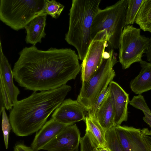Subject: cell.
Segmentation results:
<instances>
[{"mask_svg": "<svg viewBox=\"0 0 151 151\" xmlns=\"http://www.w3.org/2000/svg\"><path fill=\"white\" fill-rule=\"evenodd\" d=\"M98 151H111L106 147H100L98 148Z\"/></svg>", "mask_w": 151, "mask_h": 151, "instance_id": "f546056e", "label": "cell"}, {"mask_svg": "<svg viewBox=\"0 0 151 151\" xmlns=\"http://www.w3.org/2000/svg\"><path fill=\"white\" fill-rule=\"evenodd\" d=\"M71 89L70 86L65 85L52 90L34 92L28 97L18 101L9 115L14 133L25 137L37 132Z\"/></svg>", "mask_w": 151, "mask_h": 151, "instance_id": "7a4b0ae2", "label": "cell"}, {"mask_svg": "<svg viewBox=\"0 0 151 151\" xmlns=\"http://www.w3.org/2000/svg\"><path fill=\"white\" fill-rule=\"evenodd\" d=\"M117 62L111 49L110 56L103 58L97 71L82 86L77 101L88 112L92 108L98 96L108 86L115 76L113 67Z\"/></svg>", "mask_w": 151, "mask_h": 151, "instance_id": "8992f818", "label": "cell"}, {"mask_svg": "<svg viewBox=\"0 0 151 151\" xmlns=\"http://www.w3.org/2000/svg\"><path fill=\"white\" fill-rule=\"evenodd\" d=\"M14 151H36L31 147L27 146L22 143L16 144L14 148Z\"/></svg>", "mask_w": 151, "mask_h": 151, "instance_id": "83f0119b", "label": "cell"}, {"mask_svg": "<svg viewBox=\"0 0 151 151\" xmlns=\"http://www.w3.org/2000/svg\"><path fill=\"white\" fill-rule=\"evenodd\" d=\"M69 126L51 118L37 132L31 147L36 151L42 150L45 145Z\"/></svg>", "mask_w": 151, "mask_h": 151, "instance_id": "4fadbf2b", "label": "cell"}, {"mask_svg": "<svg viewBox=\"0 0 151 151\" xmlns=\"http://www.w3.org/2000/svg\"><path fill=\"white\" fill-rule=\"evenodd\" d=\"M139 75L130 83V87L135 93L141 95L151 90V63L142 60Z\"/></svg>", "mask_w": 151, "mask_h": 151, "instance_id": "9a60e30c", "label": "cell"}, {"mask_svg": "<svg viewBox=\"0 0 151 151\" xmlns=\"http://www.w3.org/2000/svg\"><path fill=\"white\" fill-rule=\"evenodd\" d=\"M109 91L108 87L98 96L91 109L87 112V116L94 117L98 109Z\"/></svg>", "mask_w": 151, "mask_h": 151, "instance_id": "4316f807", "label": "cell"}, {"mask_svg": "<svg viewBox=\"0 0 151 151\" xmlns=\"http://www.w3.org/2000/svg\"><path fill=\"white\" fill-rule=\"evenodd\" d=\"M108 87L114 114V125H120L127 120L129 94L113 81L110 83Z\"/></svg>", "mask_w": 151, "mask_h": 151, "instance_id": "7c38bea8", "label": "cell"}, {"mask_svg": "<svg viewBox=\"0 0 151 151\" xmlns=\"http://www.w3.org/2000/svg\"><path fill=\"white\" fill-rule=\"evenodd\" d=\"M80 151H98V147L86 133L81 138Z\"/></svg>", "mask_w": 151, "mask_h": 151, "instance_id": "484cf974", "label": "cell"}, {"mask_svg": "<svg viewBox=\"0 0 151 151\" xmlns=\"http://www.w3.org/2000/svg\"><path fill=\"white\" fill-rule=\"evenodd\" d=\"M0 78L4 83L12 103L14 106L18 101L20 91L13 82V70L4 54L0 40Z\"/></svg>", "mask_w": 151, "mask_h": 151, "instance_id": "5bb4252c", "label": "cell"}, {"mask_svg": "<svg viewBox=\"0 0 151 151\" xmlns=\"http://www.w3.org/2000/svg\"><path fill=\"white\" fill-rule=\"evenodd\" d=\"M150 43L149 46L146 53L147 58V60L150 63H151V36L150 38Z\"/></svg>", "mask_w": 151, "mask_h": 151, "instance_id": "f1b7e54d", "label": "cell"}, {"mask_svg": "<svg viewBox=\"0 0 151 151\" xmlns=\"http://www.w3.org/2000/svg\"><path fill=\"white\" fill-rule=\"evenodd\" d=\"M0 114L2 109L11 110L13 106L5 88L2 80L0 78Z\"/></svg>", "mask_w": 151, "mask_h": 151, "instance_id": "cb8c5ba5", "label": "cell"}, {"mask_svg": "<svg viewBox=\"0 0 151 151\" xmlns=\"http://www.w3.org/2000/svg\"><path fill=\"white\" fill-rule=\"evenodd\" d=\"M144 1V0H128L126 26L132 25L135 22L137 15Z\"/></svg>", "mask_w": 151, "mask_h": 151, "instance_id": "44dd1931", "label": "cell"}, {"mask_svg": "<svg viewBox=\"0 0 151 151\" xmlns=\"http://www.w3.org/2000/svg\"><path fill=\"white\" fill-rule=\"evenodd\" d=\"M45 6V0H0V20L18 31L36 17L47 14Z\"/></svg>", "mask_w": 151, "mask_h": 151, "instance_id": "5b68a950", "label": "cell"}, {"mask_svg": "<svg viewBox=\"0 0 151 151\" xmlns=\"http://www.w3.org/2000/svg\"><path fill=\"white\" fill-rule=\"evenodd\" d=\"M106 147L111 151H124L119 141L114 126L106 133Z\"/></svg>", "mask_w": 151, "mask_h": 151, "instance_id": "7402d4cb", "label": "cell"}, {"mask_svg": "<svg viewBox=\"0 0 151 151\" xmlns=\"http://www.w3.org/2000/svg\"><path fill=\"white\" fill-rule=\"evenodd\" d=\"M84 121L86 126V133L98 148L106 147V132L97 120L94 117L87 115Z\"/></svg>", "mask_w": 151, "mask_h": 151, "instance_id": "ac0fdd59", "label": "cell"}, {"mask_svg": "<svg viewBox=\"0 0 151 151\" xmlns=\"http://www.w3.org/2000/svg\"><path fill=\"white\" fill-rule=\"evenodd\" d=\"M127 4L128 0H120L104 9H99L92 24V40L98 32L104 31L110 45L115 49L119 48L121 37L126 26Z\"/></svg>", "mask_w": 151, "mask_h": 151, "instance_id": "277c9868", "label": "cell"}, {"mask_svg": "<svg viewBox=\"0 0 151 151\" xmlns=\"http://www.w3.org/2000/svg\"><path fill=\"white\" fill-rule=\"evenodd\" d=\"M119 142L124 151H151V136L133 127L115 125Z\"/></svg>", "mask_w": 151, "mask_h": 151, "instance_id": "9c48e42d", "label": "cell"}, {"mask_svg": "<svg viewBox=\"0 0 151 151\" xmlns=\"http://www.w3.org/2000/svg\"><path fill=\"white\" fill-rule=\"evenodd\" d=\"M47 14L38 16L32 20L24 28L27 35L25 41L27 43L35 46L38 42L41 43V39L45 37V27Z\"/></svg>", "mask_w": 151, "mask_h": 151, "instance_id": "2e32d148", "label": "cell"}, {"mask_svg": "<svg viewBox=\"0 0 151 151\" xmlns=\"http://www.w3.org/2000/svg\"><path fill=\"white\" fill-rule=\"evenodd\" d=\"M101 0H73L70 10L69 28L65 40L77 50L83 61L92 41L91 28L94 18L100 9Z\"/></svg>", "mask_w": 151, "mask_h": 151, "instance_id": "3957f363", "label": "cell"}, {"mask_svg": "<svg viewBox=\"0 0 151 151\" xmlns=\"http://www.w3.org/2000/svg\"><path fill=\"white\" fill-rule=\"evenodd\" d=\"M76 124L68 126L47 143L42 150L47 151H78L81 139Z\"/></svg>", "mask_w": 151, "mask_h": 151, "instance_id": "30bf717a", "label": "cell"}, {"mask_svg": "<svg viewBox=\"0 0 151 151\" xmlns=\"http://www.w3.org/2000/svg\"><path fill=\"white\" fill-rule=\"evenodd\" d=\"M5 109L2 110V120L1 127L3 134L4 144L6 149H8L9 135L12 127L9 119L6 113Z\"/></svg>", "mask_w": 151, "mask_h": 151, "instance_id": "d4e9b609", "label": "cell"}, {"mask_svg": "<svg viewBox=\"0 0 151 151\" xmlns=\"http://www.w3.org/2000/svg\"><path fill=\"white\" fill-rule=\"evenodd\" d=\"M12 70L19 85L34 92L49 90L66 85L81 70L78 55L70 48L51 47L43 51L25 47Z\"/></svg>", "mask_w": 151, "mask_h": 151, "instance_id": "6da1fadb", "label": "cell"}, {"mask_svg": "<svg viewBox=\"0 0 151 151\" xmlns=\"http://www.w3.org/2000/svg\"><path fill=\"white\" fill-rule=\"evenodd\" d=\"M64 8V5L55 0H45V12L53 18L58 17Z\"/></svg>", "mask_w": 151, "mask_h": 151, "instance_id": "603a6c76", "label": "cell"}, {"mask_svg": "<svg viewBox=\"0 0 151 151\" xmlns=\"http://www.w3.org/2000/svg\"><path fill=\"white\" fill-rule=\"evenodd\" d=\"M129 104L134 107L141 110L145 116L143 120L151 127V111L147 106L143 96L141 95L134 96Z\"/></svg>", "mask_w": 151, "mask_h": 151, "instance_id": "ffe728a7", "label": "cell"}, {"mask_svg": "<svg viewBox=\"0 0 151 151\" xmlns=\"http://www.w3.org/2000/svg\"><path fill=\"white\" fill-rule=\"evenodd\" d=\"M135 22L144 31L151 32V0H144Z\"/></svg>", "mask_w": 151, "mask_h": 151, "instance_id": "d6986e66", "label": "cell"}, {"mask_svg": "<svg viewBox=\"0 0 151 151\" xmlns=\"http://www.w3.org/2000/svg\"><path fill=\"white\" fill-rule=\"evenodd\" d=\"M141 29L132 25L126 26L122 35L119 47V61L122 68H129L133 63H140L148 48L150 38L140 34Z\"/></svg>", "mask_w": 151, "mask_h": 151, "instance_id": "52a82bcc", "label": "cell"}, {"mask_svg": "<svg viewBox=\"0 0 151 151\" xmlns=\"http://www.w3.org/2000/svg\"><path fill=\"white\" fill-rule=\"evenodd\" d=\"M94 118L106 132L114 125V114L109 91L98 109Z\"/></svg>", "mask_w": 151, "mask_h": 151, "instance_id": "e0dca14e", "label": "cell"}, {"mask_svg": "<svg viewBox=\"0 0 151 151\" xmlns=\"http://www.w3.org/2000/svg\"><path fill=\"white\" fill-rule=\"evenodd\" d=\"M86 111L83 106L77 100L68 99L64 100L55 109L51 118L60 123L71 125L84 121Z\"/></svg>", "mask_w": 151, "mask_h": 151, "instance_id": "8fae6325", "label": "cell"}, {"mask_svg": "<svg viewBox=\"0 0 151 151\" xmlns=\"http://www.w3.org/2000/svg\"><path fill=\"white\" fill-rule=\"evenodd\" d=\"M108 42L106 35H96L92 40L81 64L82 83L87 82L101 65Z\"/></svg>", "mask_w": 151, "mask_h": 151, "instance_id": "ba28073f", "label": "cell"}]
</instances>
